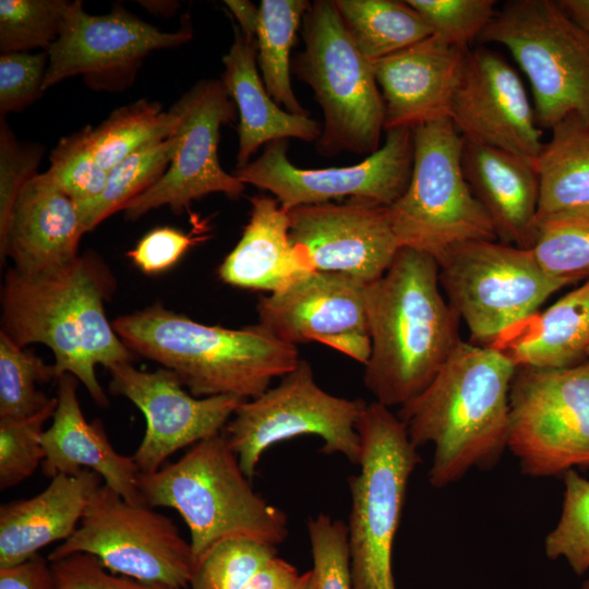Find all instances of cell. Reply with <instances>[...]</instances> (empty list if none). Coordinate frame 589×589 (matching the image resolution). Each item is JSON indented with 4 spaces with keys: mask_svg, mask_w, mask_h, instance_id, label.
Returning <instances> with one entry per match:
<instances>
[{
    "mask_svg": "<svg viewBox=\"0 0 589 589\" xmlns=\"http://www.w3.org/2000/svg\"><path fill=\"white\" fill-rule=\"evenodd\" d=\"M190 26L164 32L121 7L103 15L86 12L83 3H70L58 39L46 50L48 65L43 89L81 75L95 89L122 91L134 80L151 52L185 44Z\"/></svg>",
    "mask_w": 589,
    "mask_h": 589,
    "instance_id": "16",
    "label": "cell"
},
{
    "mask_svg": "<svg viewBox=\"0 0 589 589\" xmlns=\"http://www.w3.org/2000/svg\"><path fill=\"white\" fill-rule=\"evenodd\" d=\"M143 8L154 14L170 15L179 8L177 1H139Z\"/></svg>",
    "mask_w": 589,
    "mask_h": 589,
    "instance_id": "51",
    "label": "cell"
},
{
    "mask_svg": "<svg viewBox=\"0 0 589 589\" xmlns=\"http://www.w3.org/2000/svg\"><path fill=\"white\" fill-rule=\"evenodd\" d=\"M232 26L233 41L223 57L220 81L239 111L238 169L264 144L288 139L317 141L322 128L309 116L290 113L275 103L259 73L255 38H247Z\"/></svg>",
    "mask_w": 589,
    "mask_h": 589,
    "instance_id": "26",
    "label": "cell"
},
{
    "mask_svg": "<svg viewBox=\"0 0 589 589\" xmlns=\"http://www.w3.org/2000/svg\"><path fill=\"white\" fill-rule=\"evenodd\" d=\"M289 235L312 271L340 273L371 284L401 248L388 206L351 197L288 212Z\"/></svg>",
    "mask_w": 589,
    "mask_h": 589,
    "instance_id": "19",
    "label": "cell"
},
{
    "mask_svg": "<svg viewBox=\"0 0 589 589\" xmlns=\"http://www.w3.org/2000/svg\"><path fill=\"white\" fill-rule=\"evenodd\" d=\"M488 346L516 368L564 369L581 363L589 350V279Z\"/></svg>",
    "mask_w": 589,
    "mask_h": 589,
    "instance_id": "28",
    "label": "cell"
},
{
    "mask_svg": "<svg viewBox=\"0 0 589 589\" xmlns=\"http://www.w3.org/2000/svg\"><path fill=\"white\" fill-rule=\"evenodd\" d=\"M94 555L109 572L176 589L190 587L195 566L190 541L173 521L147 505L127 502L103 483L72 536L48 555Z\"/></svg>",
    "mask_w": 589,
    "mask_h": 589,
    "instance_id": "13",
    "label": "cell"
},
{
    "mask_svg": "<svg viewBox=\"0 0 589 589\" xmlns=\"http://www.w3.org/2000/svg\"><path fill=\"white\" fill-rule=\"evenodd\" d=\"M57 397L40 411L21 419H0V490L13 488L31 477L45 459L44 425L52 418Z\"/></svg>",
    "mask_w": 589,
    "mask_h": 589,
    "instance_id": "38",
    "label": "cell"
},
{
    "mask_svg": "<svg viewBox=\"0 0 589 589\" xmlns=\"http://www.w3.org/2000/svg\"><path fill=\"white\" fill-rule=\"evenodd\" d=\"M587 359L589 360V350H588V353H587Z\"/></svg>",
    "mask_w": 589,
    "mask_h": 589,
    "instance_id": "54",
    "label": "cell"
},
{
    "mask_svg": "<svg viewBox=\"0 0 589 589\" xmlns=\"http://www.w3.org/2000/svg\"><path fill=\"white\" fill-rule=\"evenodd\" d=\"M564 498L556 526L544 540L548 558H564L581 576L589 569V480L575 469L563 474Z\"/></svg>",
    "mask_w": 589,
    "mask_h": 589,
    "instance_id": "37",
    "label": "cell"
},
{
    "mask_svg": "<svg viewBox=\"0 0 589 589\" xmlns=\"http://www.w3.org/2000/svg\"><path fill=\"white\" fill-rule=\"evenodd\" d=\"M276 546L231 540L217 546L195 569L191 589H242L272 558Z\"/></svg>",
    "mask_w": 589,
    "mask_h": 589,
    "instance_id": "40",
    "label": "cell"
},
{
    "mask_svg": "<svg viewBox=\"0 0 589 589\" xmlns=\"http://www.w3.org/2000/svg\"><path fill=\"white\" fill-rule=\"evenodd\" d=\"M44 149L39 144L20 143L4 118L0 119V236L24 184L36 176Z\"/></svg>",
    "mask_w": 589,
    "mask_h": 589,
    "instance_id": "43",
    "label": "cell"
},
{
    "mask_svg": "<svg viewBox=\"0 0 589 589\" xmlns=\"http://www.w3.org/2000/svg\"><path fill=\"white\" fill-rule=\"evenodd\" d=\"M516 366L491 346L459 340L432 382L397 413L410 442L431 444L429 482L445 488L490 469L507 449Z\"/></svg>",
    "mask_w": 589,
    "mask_h": 589,
    "instance_id": "2",
    "label": "cell"
},
{
    "mask_svg": "<svg viewBox=\"0 0 589 589\" xmlns=\"http://www.w3.org/2000/svg\"><path fill=\"white\" fill-rule=\"evenodd\" d=\"M449 119L465 139L533 164L544 144L518 72L501 55L486 48L467 51Z\"/></svg>",
    "mask_w": 589,
    "mask_h": 589,
    "instance_id": "20",
    "label": "cell"
},
{
    "mask_svg": "<svg viewBox=\"0 0 589 589\" xmlns=\"http://www.w3.org/2000/svg\"><path fill=\"white\" fill-rule=\"evenodd\" d=\"M50 564L56 589H176L113 574L87 553H74Z\"/></svg>",
    "mask_w": 589,
    "mask_h": 589,
    "instance_id": "45",
    "label": "cell"
},
{
    "mask_svg": "<svg viewBox=\"0 0 589 589\" xmlns=\"http://www.w3.org/2000/svg\"><path fill=\"white\" fill-rule=\"evenodd\" d=\"M288 140L265 145L253 161L235 170L245 185L268 191L286 212L294 207L358 197L390 206L406 191L413 165V130L393 129L361 163L347 167L303 169L287 156Z\"/></svg>",
    "mask_w": 589,
    "mask_h": 589,
    "instance_id": "14",
    "label": "cell"
},
{
    "mask_svg": "<svg viewBox=\"0 0 589 589\" xmlns=\"http://www.w3.org/2000/svg\"><path fill=\"white\" fill-rule=\"evenodd\" d=\"M311 3L306 0H262L255 34L256 62L263 83L277 105L309 116L296 97L290 79V53Z\"/></svg>",
    "mask_w": 589,
    "mask_h": 589,
    "instance_id": "31",
    "label": "cell"
},
{
    "mask_svg": "<svg viewBox=\"0 0 589 589\" xmlns=\"http://www.w3.org/2000/svg\"><path fill=\"white\" fill-rule=\"evenodd\" d=\"M551 132L536 163L540 182L537 217L589 208V123L569 115Z\"/></svg>",
    "mask_w": 589,
    "mask_h": 589,
    "instance_id": "29",
    "label": "cell"
},
{
    "mask_svg": "<svg viewBox=\"0 0 589 589\" xmlns=\"http://www.w3.org/2000/svg\"><path fill=\"white\" fill-rule=\"evenodd\" d=\"M47 52H11L0 56L1 117L19 112L44 93Z\"/></svg>",
    "mask_w": 589,
    "mask_h": 589,
    "instance_id": "44",
    "label": "cell"
},
{
    "mask_svg": "<svg viewBox=\"0 0 589 589\" xmlns=\"http://www.w3.org/2000/svg\"><path fill=\"white\" fill-rule=\"evenodd\" d=\"M139 490L145 505L181 515L195 569L227 541L277 546L288 537L287 515L253 490L223 432L194 444L179 460L140 473Z\"/></svg>",
    "mask_w": 589,
    "mask_h": 589,
    "instance_id": "5",
    "label": "cell"
},
{
    "mask_svg": "<svg viewBox=\"0 0 589 589\" xmlns=\"http://www.w3.org/2000/svg\"><path fill=\"white\" fill-rule=\"evenodd\" d=\"M304 50L293 63L320 104L321 154L371 155L380 148L384 103L372 62L347 34L333 0H315L302 21Z\"/></svg>",
    "mask_w": 589,
    "mask_h": 589,
    "instance_id": "7",
    "label": "cell"
},
{
    "mask_svg": "<svg viewBox=\"0 0 589 589\" xmlns=\"http://www.w3.org/2000/svg\"><path fill=\"white\" fill-rule=\"evenodd\" d=\"M293 589H311V570L301 574L300 579Z\"/></svg>",
    "mask_w": 589,
    "mask_h": 589,
    "instance_id": "52",
    "label": "cell"
},
{
    "mask_svg": "<svg viewBox=\"0 0 589 589\" xmlns=\"http://www.w3.org/2000/svg\"><path fill=\"white\" fill-rule=\"evenodd\" d=\"M366 284L340 273L312 271L260 298L259 324L291 344L322 342L365 364L371 353Z\"/></svg>",
    "mask_w": 589,
    "mask_h": 589,
    "instance_id": "18",
    "label": "cell"
},
{
    "mask_svg": "<svg viewBox=\"0 0 589 589\" xmlns=\"http://www.w3.org/2000/svg\"><path fill=\"white\" fill-rule=\"evenodd\" d=\"M70 1L1 0V53L48 49L60 36Z\"/></svg>",
    "mask_w": 589,
    "mask_h": 589,
    "instance_id": "36",
    "label": "cell"
},
{
    "mask_svg": "<svg viewBox=\"0 0 589 589\" xmlns=\"http://www.w3.org/2000/svg\"><path fill=\"white\" fill-rule=\"evenodd\" d=\"M580 589H589V579L585 580Z\"/></svg>",
    "mask_w": 589,
    "mask_h": 589,
    "instance_id": "53",
    "label": "cell"
},
{
    "mask_svg": "<svg viewBox=\"0 0 589 589\" xmlns=\"http://www.w3.org/2000/svg\"><path fill=\"white\" fill-rule=\"evenodd\" d=\"M437 263L448 303L485 346L573 284L545 273L529 249L496 240L459 244Z\"/></svg>",
    "mask_w": 589,
    "mask_h": 589,
    "instance_id": "11",
    "label": "cell"
},
{
    "mask_svg": "<svg viewBox=\"0 0 589 589\" xmlns=\"http://www.w3.org/2000/svg\"><path fill=\"white\" fill-rule=\"evenodd\" d=\"M467 51L432 35L372 61L384 103V130H413L449 119Z\"/></svg>",
    "mask_w": 589,
    "mask_h": 589,
    "instance_id": "21",
    "label": "cell"
},
{
    "mask_svg": "<svg viewBox=\"0 0 589 589\" xmlns=\"http://www.w3.org/2000/svg\"><path fill=\"white\" fill-rule=\"evenodd\" d=\"M179 117L157 101L140 99L115 109L95 128L85 127L97 163L108 172L134 151L163 141L177 131Z\"/></svg>",
    "mask_w": 589,
    "mask_h": 589,
    "instance_id": "32",
    "label": "cell"
},
{
    "mask_svg": "<svg viewBox=\"0 0 589 589\" xmlns=\"http://www.w3.org/2000/svg\"><path fill=\"white\" fill-rule=\"evenodd\" d=\"M83 235L74 202L44 172L37 173L20 191L0 236L1 259L11 257L25 274L52 271L79 256Z\"/></svg>",
    "mask_w": 589,
    "mask_h": 589,
    "instance_id": "23",
    "label": "cell"
},
{
    "mask_svg": "<svg viewBox=\"0 0 589 589\" xmlns=\"http://www.w3.org/2000/svg\"><path fill=\"white\" fill-rule=\"evenodd\" d=\"M112 327L133 354L173 372L195 397L255 398L300 360L294 345L259 323L238 329L205 325L159 303L117 317Z\"/></svg>",
    "mask_w": 589,
    "mask_h": 589,
    "instance_id": "4",
    "label": "cell"
},
{
    "mask_svg": "<svg viewBox=\"0 0 589 589\" xmlns=\"http://www.w3.org/2000/svg\"><path fill=\"white\" fill-rule=\"evenodd\" d=\"M176 145L175 133L134 151L112 167L101 193L87 203L75 205L84 233L122 211L131 200L156 183L166 172Z\"/></svg>",
    "mask_w": 589,
    "mask_h": 589,
    "instance_id": "33",
    "label": "cell"
},
{
    "mask_svg": "<svg viewBox=\"0 0 589 589\" xmlns=\"http://www.w3.org/2000/svg\"><path fill=\"white\" fill-rule=\"evenodd\" d=\"M44 173L75 205L96 199L108 176L89 147L85 128L58 142L50 154V166Z\"/></svg>",
    "mask_w": 589,
    "mask_h": 589,
    "instance_id": "39",
    "label": "cell"
},
{
    "mask_svg": "<svg viewBox=\"0 0 589 589\" xmlns=\"http://www.w3.org/2000/svg\"><path fill=\"white\" fill-rule=\"evenodd\" d=\"M366 402L338 397L321 388L311 363L300 359L277 386L243 400L223 433L251 480L262 455L273 445L303 435L321 437V452L341 454L359 465L357 422Z\"/></svg>",
    "mask_w": 589,
    "mask_h": 589,
    "instance_id": "10",
    "label": "cell"
},
{
    "mask_svg": "<svg viewBox=\"0 0 589 589\" xmlns=\"http://www.w3.org/2000/svg\"><path fill=\"white\" fill-rule=\"evenodd\" d=\"M423 17L432 35L469 50L495 15L494 0H407Z\"/></svg>",
    "mask_w": 589,
    "mask_h": 589,
    "instance_id": "42",
    "label": "cell"
},
{
    "mask_svg": "<svg viewBox=\"0 0 589 589\" xmlns=\"http://www.w3.org/2000/svg\"><path fill=\"white\" fill-rule=\"evenodd\" d=\"M0 589H56L50 562L36 554L19 564L0 567Z\"/></svg>",
    "mask_w": 589,
    "mask_h": 589,
    "instance_id": "47",
    "label": "cell"
},
{
    "mask_svg": "<svg viewBox=\"0 0 589 589\" xmlns=\"http://www.w3.org/2000/svg\"><path fill=\"white\" fill-rule=\"evenodd\" d=\"M57 381L52 423L41 435L44 474L52 479L88 469L98 473L104 483L127 502L145 505L139 490L140 471L133 457L113 448L100 420L88 422L85 419L77 398L79 380L63 374Z\"/></svg>",
    "mask_w": 589,
    "mask_h": 589,
    "instance_id": "22",
    "label": "cell"
},
{
    "mask_svg": "<svg viewBox=\"0 0 589 589\" xmlns=\"http://www.w3.org/2000/svg\"><path fill=\"white\" fill-rule=\"evenodd\" d=\"M108 371L110 393L131 400L146 420L132 455L140 473L155 472L177 450L220 434L244 400L231 395L195 397L165 368L142 371L121 362Z\"/></svg>",
    "mask_w": 589,
    "mask_h": 589,
    "instance_id": "17",
    "label": "cell"
},
{
    "mask_svg": "<svg viewBox=\"0 0 589 589\" xmlns=\"http://www.w3.org/2000/svg\"><path fill=\"white\" fill-rule=\"evenodd\" d=\"M197 240L175 228H157L146 233L128 256L142 272L156 274L175 265Z\"/></svg>",
    "mask_w": 589,
    "mask_h": 589,
    "instance_id": "46",
    "label": "cell"
},
{
    "mask_svg": "<svg viewBox=\"0 0 589 589\" xmlns=\"http://www.w3.org/2000/svg\"><path fill=\"white\" fill-rule=\"evenodd\" d=\"M507 449L529 477L589 467V360L564 369L516 368Z\"/></svg>",
    "mask_w": 589,
    "mask_h": 589,
    "instance_id": "12",
    "label": "cell"
},
{
    "mask_svg": "<svg viewBox=\"0 0 589 589\" xmlns=\"http://www.w3.org/2000/svg\"><path fill=\"white\" fill-rule=\"evenodd\" d=\"M95 471L50 479L40 493L0 506V567L24 562L48 544L69 539L95 491L103 484Z\"/></svg>",
    "mask_w": 589,
    "mask_h": 589,
    "instance_id": "25",
    "label": "cell"
},
{
    "mask_svg": "<svg viewBox=\"0 0 589 589\" xmlns=\"http://www.w3.org/2000/svg\"><path fill=\"white\" fill-rule=\"evenodd\" d=\"M461 166L497 238L504 243L530 249L540 196L536 164L464 137Z\"/></svg>",
    "mask_w": 589,
    "mask_h": 589,
    "instance_id": "24",
    "label": "cell"
},
{
    "mask_svg": "<svg viewBox=\"0 0 589 589\" xmlns=\"http://www.w3.org/2000/svg\"><path fill=\"white\" fill-rule=\"evenodd\" d=\"M56 377L34 352L17 346L0 330V419H21L45 408L52 398L37 388Z\"/></svg>",
    "mask_w": 589,
    "mask_h": 589,
    "instance_id": "35",
    "label": "cell"
},
{
    "mask_svg": "<svg viewBox=\"0 0 589 589\" xmlns=\"http://www.w3.org/2000/svg\"><path fill=\"white\" fill-rule=\"evenodd\" d=\"M248 224L233 250L218 268L220 279L231 286L281 290L312 272L293 245L288 212L269 195L249 199Z\"/></svg>",
    "mask_w": 589,
    "mask_h": 589,
    "instance_id": "27",
    "label": "cell"
},
{
    "mask_svg": "<svg viewBox=\"0 0 589 589\" xmlns=\"http://www.w3.org/2000/svg\"><path fill=\"white\" fill-rule=\"evenodd\" d=\"M479 39L509 51L530 84L541 129L569 115L589 123V35L558 1H507Z\"/></svg>",
    "mask_w": 589,
    "mask_h": 589,
    "instance_id": "9",
    "label": "cell"
},
{
    "mask_svg": "<svg viewBox=\"0 0 589 589\" xmlns=\"http://www.w3.org/2000/svg\"><path fill=\"white\" fill-rule=\"evenodd\" d=\"M572 20L589 35V0L558 1Z\"/></svg>",
    "mask_w": 589,
    "mask_h": 589,
    "instance_id": "50",
    "label": "cell"
},
{
    "mask_svg": "<svg viewBox=\"0 0 589 589\" xmlns=\"http://www.w3.org/2000/svg\"><path fill=\"white\" fill-rule=\"evenodd\" d=\"M300 576L292 564L275 556L242 589H293Z\"/></svg>",
    "mask_w": 589,
    "mask_h": 589,
    "instance_id": "48",
    "label": "cell"
},
{
    "mask_svg": "<svg viewBox=\"0 0 589 589\" xmlns=\"http://www.w3.org/2000/svg\"><path fill=\"white\" fill-rule=\"evenodd\" d=\"M172 108L179 117L177 145L166 172L124 207L136 220L149 211L168 205L176 214L211 193L240 197L245 184L226 172L218 158L220 127L236 119V106L220 80L195 83Z\"/></svg>",
    "mask_w": 589,
    "mask_h": 589,
    "instance_id": "15",
    "label": "cell"
},
{
    "mask_svg": "<svg viewBox=\"0 0 589 589\" xmlns=\"http://www.w3.org/2000/svg\"><path fill=\"white\" fill-rule=\"evenodd\" d=\"M311 589H352L347 525L320 513L306 522Z\"/></svg>",
    "mask_w": 589,
    "mask_h": 589,
    "instance_id": "41",
    "label": "cell"
},
{
    "mask_svg": "<svg viewBox=\"0 0 589 589\" xmlns=\"http://www.w3.org/2000/svg\"><path fill=\"white\" fill-rule=\"evenodd\" d=\"M333 2L350 39L371 62L432 36L428 23L407 0Z\"/></svg>",
    "mask_w": 589,
    "mask_h": 589,
    "instance_id": "30",
    "label": "cell"
},
{
    "mask_svg": "<svg viewBox=\"0 0 589 589\" xmlns=\"http://www.w3.org/2000/svg\"><path fill=\"white\" fill-rule=\"evenodd\" d=\"M438 285L437 261L406 247L366 285L371 353L363 384L385 407H401L424 390L460 340V317Z\"/></svg>",
    "mask_w": 589,
    "mask_h": 589,
    "instance_id": "3",
    "label": "cell"
},
{
    "mask_svg": "<svg viewBox=\"0 0 589 589\" xmlns=\"http://www.w3.org/2000/svg\"><path fill=\"white\" fill-rule=\"evenodd\" d=\"M224 3L239 23L242 34L247 38H255L260 7L248 0H226Z\"/></svg>",
    "mask_w": 589,
    "mask_h": 589,
    "instance_id": "49",
    "label": "cell"
},
{
    "mask_svg": "<svg viewBox=\"0 0 589 589\" xmlns=\"http://www.w3.org/2000/svg\"><path fill=\"white\" fill-rule=\"evenodd\" d=\"M529 250L553 277L573 283L589 279V208L537 217Z\"/></svg>",
    "mask_w": 589,
    "mask_h": 589,
    "instance_id": "34",
    "label": "cell"
},
{
    "mask_svg": "<svg viewBox=\"0 0 589 589\" xmlns=\"http://www.w3.org/2000/svg\"><path fill=\"white\" fill-rule=\"evenodd\" d=\"M464 136L450 119L413 129L409 184L388 213L400 247L437 262L455 247L494 241L496 231L462 171Z\"/></svg>",
    "mask_w": 589,
    "mask_h": 589,
    "instance_id": "8",
    "label": "cell"
},
{
    "mask_svg": "<svg viewBox=\"0 0 589 589\" xmlns=\"http://www.w3.org/2000/svg\"><path fill=\"white\" fill-rule=\"evenodd\" d=\"M113 288L110 271L93 253L44 273L10 268L1 294V330L22 348L49 347L57 380L63 374L75 376L97 405L107 407L96 365L108 369L133 359L105 313Z\"/></svg>",
    "mask_w": 589,
    "mask_h": 589,
    "instance_id": "1",
    "label": "cell"
},
{
    "mask_svg": "<svg viewBox=\"0 0 589 589\" xmlns=\"http://www.w3.org/2000/svg\"><path fill=\"white\" fill-rule=\"evenodd\" d=\"M359 472L348 480L352 589H396L393 549L408 484L421 462L406 428L388 407L366 402L357 422Z\"/></svg>",
    "mask_w": 589,
    "mask_h": 589,
    "instance_id": "6",
    "label": "cell"
}]
</instances>
